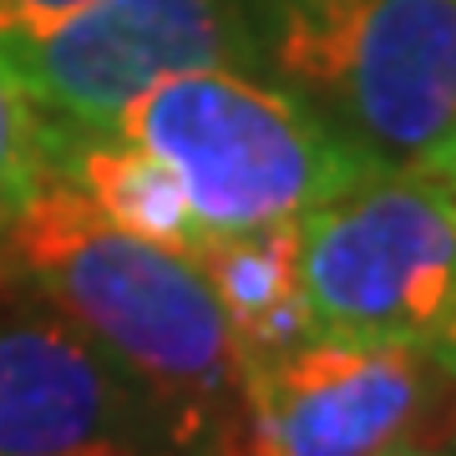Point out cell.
<instances>
[{
    "label": "cell",
    "instance_id": "cell-13",
    "mask_svg": "<svg viewBox=\"0 0 456 456\" xmlns=\"http://www.w3.org/2000/svg\"><path fill=\"white\" fill-rule=\"evenodd\" d=\"M386 456H456V452H446V441H416V446H395Z\"/></svg>",
    "mask_w": 456,
    "mask_h": 456
},
{
    "label": "cell",
    "instance_id": "cell-4",
    "mask_svg": "<svg viewBox=\"0 0 456 456\" xmlns=\"http://www.w3.org/2000/svg\"><path fill=\"white\" fill-rule=\"evenodd\" d=\"M314 335L436 350L456 330V198L416 167H370L299 218Z\"/></svg>",
    "mask_w": 456,
    "mask_h": 456
},
{
    "label": "cell",
    "instance_id": "cell-9",
    "mask_svg": "<svg viewBox=\"0 0 456 456\" xmlns=\"http://www.w3.org/2000/svg\"><path fill=\"white\" fill-rule=\"evenodd\" d=\"M56 178H66V188H77L107 224H117L132 239H147L173 254H193L208 239L178 173L117 132H92L86 142H71L61 127Z\"/></svg>",
    "mask_w": 456,
    "mask_h": 456
},
{
    "label": "cell",
    "instance_id": "cell-14",
    "mask_svg": "<svg viewBox=\"0 0 456 456\" xmlns=\"http://www.w3.org/2000/svg\"><path fill=\"white\" fill-rule=\"evenodd\" d=\"M431 355H436V365H441V370H446V375L456 380V330H452V335H446V340L436 345V350H431Z\"/></svg>",
    "mask_w": 456,
    "mask_h": 456
},
{
    "label": "cell",
    "instance_id": "cell-12",
    "mask_svg": "<svg viewBox=\"0 0 456 456\" xmlns=\"http://www.w3.org/2000/svg\"><path fill=\"white\" fill-rule=\"evenodd\" d=\"M416 173H426L431 183H441V188H446V193L456 198V127L446 132V137H441L436 152H431V158H426V163L416 167Z\"/></svg>",
    "mask_w": 456,
    "mask_h": 456
},
{
    "label": "cell",
    "instance_id": "cell-1",
    "mask_svg": "<svg viewBox=\"0 0 456 456\" xmlns=\"http://www.w3.org/2000/svg\"><path fill=\"white\" fill-rule=\"evenodd\" d=\"M11 259L137 395L158 452L239 456L244 355L188 254L107 224L51 178L5 224Z\"/></svg>",
    "mask_w": 456,
    "mask_h": 456
},
{
    "label": "cell",
    "instance_id": "cell-5",
    "mask_svg": "<svg viewBox=\"0 0 456 456\" xmlns=\"http://www.w3.org/2000/svg\"><path fill=\"white\" fill-rule=\"evenodd\" d=\"M456 436V380L431 350L305 340L244 360L239 456H386Z\"/></svg>",
    "mask_w": 456,
    "mask_h": 456
},
{
    "label": "cell",
    "instance_id": "cell-11",
    "mask_svg": "<svg viewBox=\"0 0 456 456\" xmlns=\"http://www.w3.org/2000/svg\"><path fill=\"white\" fill-rule=\"evenodd\" d=\"M82 5L86 0H0V56L36 41L41 31H51L56 20H66Z\"/></svg>",
    "mask_w": 456,
    "mask_h": 456
},
{
    "label": "cell",
    "instance_id": "cell-8",
    "mask_svg": "<svg viewBox=\"0 0 456 456\" xmlns=\"http://www.w3.org/2000/svg\"><path fill=\"white\" fill-rule=\"evenodd\" d=\"M188 259L224 305L244 360H269L314 340V320L299 284V224L208 233Z\"/></svg>",
    "mask_w": 456,
    "mask_h": 456
},
{
    "label": "cell",
    "instance_id": "cell-10",
    "mask_svg": "<svg viewBox=\"0 0 456 456\" xmlns=\"http://www.w3.org/2000/svg\"><path fill=\"white\" fill-rule=\"evenodd\" d=\"M56 142H61V127L26 92L16 71L0 61V233L56 178Z\"/></svg>",
    "mask_w": 456,
    "mask_h": 456
},
{
    "label": "cell",
    "instance_id": "cell-7",
    "mask_svg": "<svg viewBox=\"0 0 456 456\" xmlns=\"http://www.w3.org/2000/svg\"><path fill=\"white\" fill-rule=\"evenodd\" d=\"M137 395L71 325H0V456H152Z\"/></svg>",
    "mask_w": 456,
    "mask_h": 456
},
{
    "label": "cell",
    "instance_id": "cell-6",
    "mask_svg": "<svg viewBox=\"0 0 456 456\" xmlns=\"http://www.w3.org/2000/svg\"><path fill=\"white\" fill-rule=\"evenodd\" d=\"M248 56H259L254 16L239 0H86L0 61L61 127L107 132L167 77Z\"/></svg>",
    "mask_w": 456,
    "mask_h": 456
},
{
    "label": "cell",
    "instance_id": "cell-3",
    "mask_svg": "<svg viewBox=\"0 0 456 456\" xmlns=\"http://www.w3.org/2000/svg\"><path fill=\"white\" fill-rule=\"evenodd\" d=\"M254 51L380 167L456 127V0H248Z\"/></svg>",
    "mask_w": 456,
    "mask_h": 456
},
{
    "label": "cell",
    "instance_id": "cell-2",
    "mask_svg": "<svg viewBox=\"0 0 456 456\" xmlns=\"http://www.w3.org/2000/svg\"><path fill=\"white\" fill-rule=\"evenodd\" d=\"M107 132L147 147L178 173L203 233L299 224L325 198L380 167L310 102L248 77L244 66L167 77Z\"/></svg>",
    "mask_w": 456,
    "mask_h": 456
}]
</instances>
